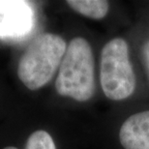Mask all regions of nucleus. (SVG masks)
<instances>
[{"mask_svg": "<svg viewBox=\"0 0 149 149\" xmlns=\"http://www.w3.org/2000/svg\"><path fill=\"white\" fill-rule=\"evenodd\" d=\"M55 88L59 95L79 102H85L94 95V57L85 39L76 37L70 42L59 67Z\"/></svg>", "mask_w": 149, "mask_h": 149, "instance_id": "1", "label": "nucleus"}, {"mask_svg": "<svg viewBox=\"0 0 149 149\" xmlns=\"http://www.w3.org/2000/svg\"><path fill=\"white\" fill-rule=\"evenodd\" d=\"M67 47L58 35H39L27 47L19 59L17 76L28 89L37 90L50 81L60 67Z\"/></svg>", "mask_w": 149, "mask_h": 149, "instance_id": "2", "label": "nucleus"}, {"mask_svg": "<svg viewBox=\"0 0 149 149\" xmlns=\"http://www.w3.org/2000/svg\"><path fill=\"white\" fill-rule=\"evenodd\" d=\"M100 79L104 93L112 101L130 97L136 88V77L129 58L128 45L122 38H114L101 52Z\"/></svg>", "mask_w": 149, "mask_h": 149, "instance_id": "3", "label": "nucleus"}, {"mask_svg": "<svg viewBox=\"0 0 149 149\" xmlns=\"http://www.w3.org/2000/svg\"><path fill=\"white\" fill-rule=\"evenodd\" d=\"M34 11L25 1H0V38L17 39L33 28Z\"/></svg>", "mask_w": 149, "mask_h": 149, "instance_id": "4", "label": "nucleus"}, {"mask_svg": "<svg viewBox=\"0 0 149 149\" xmlns=\"http://www.w3.org/2000/svg\"><path fill=\"white\" fill-rule=\"evenodd\" d=\"M119 139L125 149H149V111L127 118L119 131Z\"/></svg>", "mask_w": 149, "mask_h": 149, "instance_id": "5", "label": "nucleus"}, {"mask_svg": "<svg viewBox=\"0 0 149 149\" xmlns=\"http://www.w3.org/2000/svg\"><path fill=\"white\" fill-rule=\"evenodd\" d=\"M67 4L83 16L93 19H101L109 12V2L105 0H69Z\"/></svg>", "mask_w": 149, "mask_h": 149, "instance_id": "6", "label": "nucleus"}, {"mask_svg": "<svg viewBox=\"0 0 149 149\" xmlns=\"http://www.w3.org/2000/svg\"><path fill=\"white\" fill-rule=\"evenodd\" d=\"M25 149H56V147L49 133L44 130H38L28 138Z\"/></svg>", "mask_w": 149, "mask_h": 149, "instance_id": "7", "label": "nucleus"}, {"mask_svg": "<svg viewBox=\"0 0 149 149\" xmlns=\"http://www.w3.org/2000/svg\"><path fill=\"white\" fill-rule=\"evenodd\" d=\"M143 56H144L145 65H146V68L149 73V41L146 42L143 46Z\"/></svg>", "mask_w": 149, "mask_h": 149, "instance_id": "8", "label": "nucleus"}, {"mask_svg": "<svg viewBox=\"0 0 149 149\" xmlns=\"http://www.w3.org/2000/svg\"><path fill=\"white\" fill-rule=\"evenodd\" d=\"M4 149H17V148L14 147V146H8V147H5Z\"/></svg>", "mask_w": 149, "mask_h": 149, "instance_id": "9", "label": "nucleus"}]
</instances>
